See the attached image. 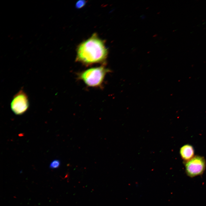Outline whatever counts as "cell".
Segmentation results:
<instances>
[{
  "label": "cell",
  "instance_id": "4",
  "mask_svg": "<svg viewBox=\"0 0 206 206\" xmlns=\"http://www.w3.org/2000/svg\"><path fill=\"white\" fill-rule=\"evenodd\" d=\"M29 106V102L27 94L21 89L13 97L11 103V107L16 114L21 115L25 113Z\"/></svg>",
  "mask_w": 206,
  "mask_h": 206
},
{
  "label": "cell",
  "instance_id": "7",
  "mask_svg": "<svg viewBox=\"0 0 206 206\" xmlns=\"http://www.w3.org/2000/svg\"><path fill=\"white\" fill-rule=\"evenodd\" d=\"M86 2L84 0H80L78 1L76 4V7L77 9H80L84 6Z\"/></svg>",
  "mask_w": 206,
  "mask_h": 206
},
{
  "label": "cell",
  "instance_id": "3",
  "mask_svg": "<svg viewBox=\"0 0 206 206\" xmlns=\"http://www.w3.org/2000/svg\"><path fill=\"white\" fill-rule=\"evenodd\" d=\"M186 173L189 177L193 178L202 175L206 168V163L203 157L194 156L185 163Z\"/></svg>",
  "mask_w": 206,
  "mask_h": 206
},
{
  "label": "cell",
  "instance_id": "2",
  "mask_svg": "<svg viewBox=\"0 0 206 206\" xmlns=\"http://www.w3.org/2000/svg\"><path fill=\"white\" fill-rule=\"evenodd\" d=\"M110 72V70L102 66L83 71L78 74V78L89 87H100L105 76Z\"/></svg>",
  "mask_w": 206,
  "mask_h": 206
},
{
  "label": "cell",
  "instance_id": "1",
  "mask_svg": "<svg viewBox=\"0 0 206 206\" xmlns=\"http://www.w3.org/2000/svg\"><path fill=\"white\" fill-rule=\"evenodd\" d=\"M108 54L104 41L94 33L78 46L76 60L86 65L102 63L105 62Z\"/></svg>",
  "mask_w": 206,
  "mask_h": 206
},
{
  "label": "cell",
  "instance_id": "6",
  "mask_svg": "<svg viewBox=\"0 0 206 206\" xmlns=\"http://www.w3.org/2000/svg\"><path fill=\"white\" fill-rule=\"evenodd\" d=\"M60 164V162L59 160H55L51 163L49 167L51 169H56L59 167Z\"/></svg>",
  "mask_w": 206,
  "mask_h": 206
},
{
  "label": "cell",
  "instance_id": "5",
  "mask_svg": "<svg viewBox=\"0 0 206 206\" xmlns=\"http://www.w3.org/2000/svg\"><path fill=\"white\" fill-rule=\"evenodd\" d=\"M180 153L182 159L186 162L194 157V149L192 145L185 144L181 148Z\"/></svg>",
  "mask_w": 206,
  "mask_h": 206
}]
</instances>
